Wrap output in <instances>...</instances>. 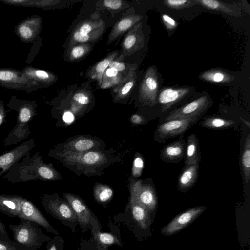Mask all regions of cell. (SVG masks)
<instances>
[{
	"mask_svg": "<svg viewBox=\"0 0 250 250\" xmlns=\"http://www.w3.org/2000/svg\"><path fill=\"white\" fill-rule=\"evenodd\" d=\"M21 71L30 79L46 86L53 84L58 80V77L54 73L30 66L25 67Z\"/></svg>",
	"mask_w": 250,
	"mask_h": 250,
	"instance_id": "obj_21",
	"label": "cell"
},
{
	"mask_svg": "<svg viewBox=\"0 0 250 250\" xmlns=\"http://www.w3.org/2000/svg\"><path fill=\"white\" fill-rule=\"evenodd\" d=\"M0 1L9 5L46 10L55 8L61 2L59 0H0Z\"/></svg>",
	"mask_w": 250,
	"mask_h": 250,
	"instance_id": "obj_24",
	"label": "cell"
},
{
	"mask_svg": "<svg viewBox=\"0 0 250 250\" xmlns=\"http://www.w3.org/2000/svg\"><path fill=\"white\" fill-rule=\"evenodd\" d=\"M5 115L4 104L2 100L0 98V129L2 124L5 121Z\"/></svg>",
	"mask_w": 250,
	"mask_h": 250,
	"instance_id": "obj_47",
	"label": "cell"
},
{
	"mask_svg": "<svg viewBox=\"0 0 250 250\" xmlns=\"http://www.w3.org/2000/svg\"><path fill=\"white\" fill-rule=\"evenodd\" d=\"M97 242L102 245H117L122 246L119 240L114 235L109 233L97 232L95 234Z\"/></svg>",
	"mask_w": 250,
	"mask_h": 250,
	"instance_id": "obj_39",
	"label": "cell"
},
{
	"mask_svg": "<svg viewBox=\"0 0 250 250\" xmlns=\"http://www.w3.org/2000/svg\"><path fill=\"white\" fill-rule=\"evenodd\" d=\"M73 100L81 105L87 104L90 102V95L84 90L77 91L73 96Z\"/></svg>",
	"mask_w": 250,
	"mask_h": 250,
	"instance_id": "obj_43",
	"label": "cell"
},
{
	"mask_svg": "<svg viewBox=\"0 0 250 250\" xmlns=\"http://www.w3.org/2000/svg\"><path fill=\"white\" fill-rule=\"evenodd\" d=\"M241 120L243 122V123L250 129V123L249 121L241 118Z\"/></svg>",
	"mask_w": 250,
	"mask_h": 250,
	"instance_id": "obj_51",
	"label": "cell"
},
{
	"mask_svg": "<svg viewBox=\"0 0 250 250\" xmlns=\"http://www.w3.org/2000/svg\"><path fill=\"white\" fill-rule=\"evenodd\" d=\"M21 196L0 194V212L10 217H18L21 210Z\"/></svg>",
	"mask_w": 250,
	"mask_h": 250,
	"instance_id": "obj_19",
	"label": "cell"
},
{
	"mask_svg": "<svg viewBox=\"0 0 250 250\" xmlns=\"http://www.w3.org/2000/svg\"><path fill=\"white\" fill-rule=\"evenodd\" d=\"M166 6L174 9H181L193 6L196 4L195 0H166L163 1Z\"/></svg>",
	"mask_w": 250,
	"mask_h": 250,
	"instance_id": "obj_41",
	"label": "cell"
},
{
	"mask_svg": "<svg viewBox=\"0 0 250 250\" xmlns=\"http://www.w3.org/2000/svg\"><path fill=\"white\" fill-rule=\"evenodd\" d=\"M136 68V64L131 65L128 73L123 83L118 87L114 89L116 93L115 101L126 98L131 94L137 81Z\"/></svg>",
	"mask_w": 250,
	"mask_h": 250,
	"instance_id": "obj_22",
	"label": "cell"
},
{
	"mask_svg": "<svg viewBox=\"0 0 250 250\" xmlns=\"http://www.w3.org/2000/svg\"><path fill=\"white\" fill-rule=\"evenodd\" d=\"M143 16L139 14H132L121 18L114 25L109 35L107 43L110 44L120 36L131 29Z\"/></svg>",
	"mask_w": 250,
	"mask_h": 250,
	"instance_id": "obj_17",
	"label": "cell"
},
{
	"mask_svg": "<svg viewBox=\"0 0 250 250\" xmlns=\"http://www.w3.org/2000/svg\"><path fill=\"white\" fill-rule=\"evenodd\" d=\"M3 178L12 183H21L35 180H55L59 174L52 164L43 161L40 152L32 155L30 153L16 163L3 176Z\"/></svg>",
	"mask_w": 250,
	"mask_h": 250,
	"instance_id": "obj_1",
	"label": "cell"
},
{
	"mask_svg": "<svg viewBox=\"0 0 250 250\" xmlns=\"http://www.w3.org/2000/svg\"><path fill=\"white\" fill-rule=\"evenodd\" d=\"M63 120L67 124H70L74 120V116L70 111H66L64 113L63 117Z\"/></svg>",
	"mask_w": 250,
	"mask_h": 250,
	"instance_id": "obj_48",
	"label": "cell"
},
{
	"mask_svg": "<svg viewBox=\"0 0 250 250\" xmlns=\"http://www.w3.org/2000/svg\"><path fill=\"white\" fill-rule=\"evenodd\" d=\"M125 78L115 69L108 67L103 74L100 87L101 89L115 87V89L121 84Z\"/></svg>",
	"mask_w": 250,
	"mask_h": 250,
	"instance_id": "obj_29",
	"label": "cell"
},
{
	"mask_svg": "<svg viewBox=\"0 0 250 250\" xmlns=\"http://www.w3.org/2000/svg\"><path fill=\"white\" fill-rule=\"evenodd\" d=\"M0 87L32 92L47 86L30 79L21 70L0 68Z\"/></svg>",
	"mask_w": 250,
	"mask_h": 250,
	"instance_id": "obj_5",
	"label": "cell"
},
{
	"mask_svg": "<svg viewBox=\"0 0 250 250\" xmlns=\"http://www.w3.org/2000/svg\"><path fill=\"white\" fill-rule=\"evenodd\" d=\"M35 146L33 139H30L13 149L0 155V177L5 174L18 161Z\"/></svg>",
	"mask_w": 250,
	"mask_h": 250,
	"instance_id": "obj_9",
	"label": "cell"
},
{
	"mask_svg": "<svg viewBox=\"0 0 250 250\" xmlns=\"http://www.w3.org/2000/svg\"><path fill=\"white\" fill-rule=\"evenodd\" d=\"M185 165L199 164L200 160L199 146L196 136L189 135L186 143Z\"/></svg>",
	"mask_w": 250,
	"mask_h": 250,
	"instance_id": "obj_26",
	"label": "cell"
},
{
	"mask_svg": "<svg viewBox=\"0 0 250 250\" xmlns=\"http://www.w3.org/2000/svg\"><path fill=\"white\" fill-rule=\"evenodd\" d=\"M198 118L176 119L166 121L160 125L157 129L158 138L167 139L183 134L197 120Z\"/></svg>",
	"mask_w": 250,
	"mask_h": 250,
	"instance_id": "obj_11",
	"label": "cell"
},
{
	"mask_svg": "<svg viewBox=\"0 0 250 250\" xmlns=\"http://www.w3.org/2000/svg\"><path fill=\"white\" fill-rule=\"evenodd\" d=\"M102 6L112 12H119L127 7V4L121 0H105L102 1Z\"/></svg>",
	"mask_w": 250,
	"mask_h": 250,
	"instance_id": "obj_42",
	"label": "cell"
},
{
	"mask_svg": "<svg viewBox=\"0 0 250 250\" xmlns=\"http://www.w3.org/2000/svg\"><path fill=\"white\" fill-rule=\"evenodd\" d=\"M118 54V51L110 53L105 58L96 63L87 72V76L91 79L96 80L100 86L104 71L108 67L111 61L117 57Z\"/></svg>",
	"mask_w": 250,
	"mask_h": 250,
	"instance_id": "obj_27",
	"label": "cell"
},
{
	"mask_svg": "<svg viewBox=\"0 0 250 250\" xmlns=\"http://www.w3.org/2000/svg\"><path fill=\"white\" fill-rule=\"evenodd\" d=\"M39 227L38 224L25 219H21L17 225L8 226L13 233V240L29 250H37L43 243L51 239L50 237L42 232Z\"/></svg>",
	"mask_w": 250,
	"mask_h": 250,
	"instance_id": "obj_3",
	"label": "cell"
},
{
	"mask_svg": "<svg viewBox=\"0 0 250 250\" xmlns=\"http://www.w3.org/2000/svg\"><path fill=\"white\" fill-rule=\"evenodd\" d=\"M241 164L245 181L248 182L250 179V135L246 138L241 156Z\"/></svg>",
	"mask_w": 250,
	"mask_h": 250,
	"instance_id": "obj_35",
	"label": "cell"
},
{
	"mask_svg": "<svg viewBox=\"0 0 250 250\" xmlns=\"http://www.w3.org/2000/svg\"><path fill=\"white\" fill-rule=\"evenodd\" d=\"M42 203L48 213L75 231L77 224L76 217L66 201L62 200L56 194H44L42 197Z\"/></svg>",
	"mask_w": 250,
	"mask_h": 250,
	"instance_id": "obj_4",
	"label": "cell"
},
{
	"mask_svg": "<svg viewBox=\"0 0 250 250\" xmlns=\"http://www.w3.org/2000/svg\"><path fill=\"white\" fill-rule=\"evenodd\" d=\"M190 92L188 88L174 89L165 88L159 93L158 101L161 104L162 110L165 111L169 109L176 103L179 102Z\"/></svg>",
	"mask_w": 250,
	"mask_h": 250,
	"instance_id": "obj_16",
	"label": "cell"
},
{
	"mask_svg": "<svg viewBox=\"0 0 250 250\" xmlns=\"http://www.w3.org/2000/svg\"><path fill=\"white\" fill-rule=\"evenodd\" d=\"M89 43L78 44L69 47L66 55V60L70 62L79 61L83 59L91 51Z\"/></svg>",
	"mask_w": 250,
	"mask_h": 250,
	"instance_id": "obj_32",
	"label": "cell"
},
{
	"mask_svg": "<svg viewBox=\"0 0 250 250\" xmlns=\"http://www.w3.org/2000/svg\"><path fill=\"white\" fill-rule=\"evenodd\" d=\"M96 142L92 139L80 137L65 144L64 151L82 153L90 151L96 146Z\"/></svg>",
	"mask_w": 250,
	"mask_h": 250,
	"instance_id": "obj_28",
	"label": "cell"
},
{
	"mask_svg": "<svg viewBox=\"0 0 250 250\" xmlns=\"http://www.w3.org/2000/svg\"><path fill=\"white\" fill-rule=\"evenodd\" d=\"M130 208L133 219L143 229L146 230L150 224V212L131 195Z\"/></svg>",
	"mask_w": 250,
	"mask_h": 250,
	"instance_id": "obj_23",
	"label": "cell"
},
{
	"mask_svg": "<svg viewBox=\"0 0 250 250\" xmlns=\"http://www.w3.org/2000/svg\"><path fill=\"white\" fill-rule=\"evenodd\" d=\"M124 57L125 56L122 54L115 58L109 63L108 67L115 69L125 78L128 73L131 65L126 64L125 62Z\"/></svg>",
	"mask_w": 250,
	"mask_h": 250,
	"instance_id": "obj_38",
	"label": "cell"
},
{
	"mask_svg": "<svg viewBox=\"0 0 250 250\" xmlns=\"http://www.w3.org/2000/svg\"><path fill=\"white\" fill-rule=\"evenodd\" d=\"M207 209L206 206H199L188 209L174 218L161 230L164 235L176 233L191 223Z\"/></svg>",
	"mask_w": 250,
	"mask_h": 250,
	"instance_id": "obj_12",
	"label": "cell"
},
{
	"mask_svg": "<svg viewBox=\"0 0 250 250\" xmlns=\"http://www.w3.org/2000/svg\"><path fill=\"white\" fill-rule=\"evenodd\" d=\"M235 122L220 117H210L203 120L201 125L207 128L213 129H222L229 128L232 126Z\"/></svg>",
	"mask_w": 250,
	"mask_h": 250,
	"instance_id": "obj_34",
	"label": "cell"
},
{
	"mask_svg": "<svg viewBox=\"0 0 250 250\" xmlns=\"http://www.w3.org/2000/svg\"><path fill=\"white\" fill-rule=\"evenodd\" d=\"M199 164L185 165L178 179V188L182 191L189 189L196 183Z\"/></svg>",
	"mask_w": 250,
	"mask_h": 250,
	"instance_id": "obj_20",
	"label": "cell"
},
{
	"mask_svg": "<svg viewBox=\"0 0 250 250\" xmlns=\"http://www.w3.org/2000/svg\"><path fill=\"white\" fill-rule=\"evenodd\" d=\"M131 195L149 212L155 209L157 203V196L150 185L143 184L141 181L134 183L131 188Z\"/></svg>",
	"mask_w": 250,
	"mask_h": 250,
	"instance_id": "obj_13",
	"label": "cell"
},
{
	"mask_svg": "<svg viewBox=\"0 0 250 250\" xmlns=\"http://www.w3.org/2000/svg\"><path fill=\"white\" fill-rule=\"evenodd\" d=\"M63 195L75 213L77 223L83 232L87 231L92 218L90 209L86 204L77 196L70 193H63Z\"/></svg>",
	"mask_w": 250,
	"mask_h": 250,
	"instance_id": "obj_14",
	"label": "cell"
},
{
	"mask_svg": "<svg viewBox=\"0 0 250 250\" xmlns=\"http://www.w3.org/2000/svg\"><path fill=\"white\" fill-rule=\"evenodd\" d=\"M185 150L186 142L183 139H180L165 146L161 150V158L165 161H177L183 158Z\"/></svg>",
	"mask_w": 250,
	"mask_h": 250,
	"instance_id": "obj_18",
	"label": "cell"
},
{
	"mask_svg": "<svg viewBox=\"0 0 250 250\" xmlns=\"http://www.w3.org/2000/svg\"><path fill=\"white\" fill-rule=\"evenodd\" d=\"M201 79L211 83H229L234 79L230 74L220 69H212L206 71L199 75Z\"/></svg>",
	"mask_w": 250,
	"mask_h": 250,
	"instance_id": "obj_31",
	"label": "cell"
},
{
	"mask_svg": "<svg viewBox=\"0 0 250 250\" xmlns=\"http://www.w3.org/2000/svg\"><path fill=\"white\" fill-rule=\"evenodd\" d=\"M18 218L20 220L25 219L34 222L43 228L47 232L58 235L57 231L50 225L37 206L22 196L21 198V210Z\"/></svg>",
	"mask_w": 250,
	"mask_h": 250,
	"instance_id": "obj_10",
	"label": "cell"
},
{
	"mask_svg": "<svg viewBox=\"0 0 250 250\" xmlns=\"http://www.w3.org/2000/svg\"><path fill=\"white\" fill-rule=\"evenodd\" d=\"M208 95H204L171 112L165 120L197 117L205 111L211 104Z\"/></svg>",
	"mask_w": 250,
	"mask_h": 250,
	"instance_id": "obj_7",
	"label": "cell"
},
{
	"mask_svg": "<svg viewBox=\"0 0 250 250\" xmlns=\"http://www.w3.org/2000/svg\"><path fill=\"white\" fill-rule=\"evenodd\" d=\"M162 18L165 25L168 29L172 30L176 27V21L168 15L163 14Z\"/></svg>",
	"mask_w": 250,
	"mask_h": 250,
	"instance_id": "obj_46",
	"label": "cell"
},
{
	"mask_svg": "<svg viewBox=\"0 0 250 250\" xmlns=\"http://www.w3.org/2000/svg\"><path fill=\"white\" fill-rule=\"evenodd\" d=\"M5 227V225L2 222L0 217V236L8 237V234L6 230Z\"/></svg>",
	"mask_w": 250,
	"mask_h": 250,
	"instance_id": "obj_49",
	"label": "cell"
},
{
	"mask_svg": "<svg viewBox=\"0 0 250 250\" xmlns=\"http://www.w3.org/2000/svg\"><path fill=\"white\" fill-rule=\"evenodd\" d=\"M42 25V17L39 15H33L19 22L15 27L14 32L22 42L32 43L39 36Z\"/></svg>",
	"mask_w": 250,
	"mask_h": 250,
	"instance_id": "obj_8",
	"label": "cell"
},
{
	"mask_svg": "<svg viewBox=\"0 0 250 250\" xmlns=\"http://www.w3.org/2000/svg\"><path fill=\"white\" fill-rule=\"evenodd\" d=\"M113 190L108 186L99 184L94 189L95 200L99 203H105L111 199L113 196Z\"/></svg>",
	"mask_w": 250,
	"mask_h": 250,
	"instance_id": "obj_36",
	"label": "cell"
},
{
	"mask_svg": "<svg viewBox=\"0 0 250 250\" xmlns=\"http://www.w3.org/2000/svg\"><path fill=\"white\" fill-rule=\"evenodd\" d=\"M69 152V151H68ZM80 158H65L68 161L72 162H78L85 165H94L102 162L104 158L101 153L95 151H88L82 153H73L71 152Z\"/></svg>",
	"mask_w": 250,
	"mask_h": 250,
	"instance_id": "obj_33",
	"label": "cell"
},
{
	"mask_svg": "<svg viewBox=\"0 0 250 250\" xmlns=\"http://www.w3.org/2000/svg\"><path fill=\"white\" fill-rule=\"evenodd\" d=\"M159 87L158 76L155 67H149L140 85L139 98L146 104L153 106L157 103Z\"/></svg>",
	"mask_w": 250,
	"mask_h": 250,
	"instance_id": "obj_6",
	"label": "cell"
},
{
	"mask_svg": "<svg viewBox=\"0 0 250 250\" xmlns=\"http://www.w3.org/2000/svg\"><path fill=\"white\" fill-rule=\"evenodd\" d=\"M62 239L59 236L51 239L46 245V250H62Z\"/></svg>",
	"mask_w": 250,
	"mask_h": 250,
	"instance_id": "obj_45",
	"label": "cell"
},
{
	"mask_svg": "<svg viewBox=\"0 0 250 250\" xmlns=\"http://www.w3.org/2000/svg\"><path fill=\"white\" fill-rule=\"evenodd\" d=\"M0 250H29L9 237L0 236Z\"/></svg>",
	"mask_w": 250,
	"mask_h": 250,
	"instance_id": "obj_40",
	"label": "cell"
},
{
	"mask_svg": "<svg viewBox=\"0 0 250 250\" xmlns=\"http://www.w3.org/2000/svg\"><path fill=\"white\" fill-rule=\"evenodd\" d=\"M104 29V27L103 25L95 30L86 35L81 34L74 30L69 38V47L78 44L88 43L95 41L102 34Z\"/></svg>",
	"mask_w": 250,
	"mask_h": 250,
	"instance_id": "obj_30",
	"label": "cell"
},
{
	"mask_svg": "<svg viewBox=\"0 0 250 250\" xmlns=\"http://www.w3.org/2000/svg\"><path fill=\"white\" fill-rule=\"evenodd\" d=\"M37 104L35 101L21 100L13 96L7 106L17 112V123L3 140V145L17 144L31 135L29 123L37 115Z\"/></svg>",
	"mask_w": 250,
	"mask_h": 250,
	"instance_id": "obj_2",
	"label": "cell"
},
{
	"mask_svg": "<svg viewBox=\"0 0 250 250\" xmlns=\"http://www.w3.org/2000/svg\"><path fill=\"white\" fill-rule=\"evenodd\" d=\"M104 25L102 21H86L80 23L74 29L82 35L88 34Z\"/></svg>",
	"mask_w": 250,
	"mask_h": 250,
	"instance_id": "obj_37",
	"label": "cell"
},
{
	"mask_svg": "<svg viewBox=\"0 0 250 250\" xmlns=\"http://www.w3.org/2000/svg\"><path fill=\"white\" fill-rule=\"evenodd\" d=\"M145 38L141 22L137 23L125 36L121 43L123 55H130L144 46Z\"/></svg>",
	"mask_w": 250,
	"mask_h": 250,
	"instance_id": "obj_15",
	"label": "cell"
},
{
	"mask_svg": "<svg viewBox=\"0 0 250 250\" xmlns=\"http://www.w3.org/2000/svg\"><path fill=\"white\" fill-rule=\"evenodd\" d=\"M144 167V161L140 156H137L134 160L132 173L134 177H138L141 175Z\"/></svg>",
	"mask_w": 250,
	"mask_h": 250,
	"instance_id": "obj_44",
	"label": "cell"
},
{
	"mask_svg": "<svg viewBox=\"0 0 250 250\" xmlns=\"http://www.w3.org/2000/svg\"><path fill=\"white\" fill-rule=\"evenodd\" d=\"M195 2L207 9L215 10L233 16H239L240 11L232 5L216 0H194Z\"/></svg>",
	"mask_w": 250,
	"mask_h": 250,
	"instance_id": "obj_25",
	"label": "cell"
},
{
	"mask_svg": "<svg viewBox=\"0 0 250 250\" xmlns=\"http://www.w3.org/2000/svg\"><path fill=\"white\" fill-rule=\"evenodd\" d=\"M131 121L134 124H140L143 123L144 119L141 116L136 114L131 116Z\"/></svg>",
	"mask_w": 250,
	"mask_h": 250,
	"instance_id": "obj_50",
	"label": "cell"
}]
</instances>
